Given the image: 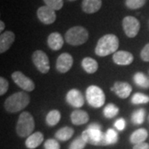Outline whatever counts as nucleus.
<instances>
[{
    "label": "nucleus",
    "instance_id": "ddd939ff",
    "mask_svg": "<svg viewBox=\"0 0 149 149\" xmlns=\"http://www.w3.org/2000/svg\"><path fill=\"white\" fill-rule=\"evenodd\" d=\"M112 91L121 99H127L133 91L132 86L128 82L124 81H116L113 86L112 87Z\"/></svg>",
    "mask_w": 149,
    "mask_h": 149
},
{
    "label": "nucleus",
    "instance_id": "4468645a",
    "mask_svg": "<svg viewBox=\"0 0 149 149\" xmlns=\"http://www.w3.org/2000/svg\"><path fill=\"white\" fill-rule=\"evenodd\" d=\"M113 61L119 65H128L133 61V56L131 52L126 51H118L113 55Z\"/></svg>",
    "mask_w": 149,
    "mask_h": 149
},
{
    "label": "nucleus",
    "instance_id": "f704fd0d",
    "mask_svg": "<svg viewBox=\"0 0 149 149\" xmlns=\"http://www.w3.org/2000/svg\"><path fill=\"white\" fill-rule=\"evenodd\" d=\"M114 126L115 128H117L118 130L119 131H123L124 128H125V126H126V122L123 118H118L117 121L114 123Z\"/></svg>",
    "mask_w": 149,
    "mask_h": 149
},
{
    "label": "nucleus",
    "instance_id": "1a4fd4ad",
    "mask_svg": "<svg viewBox=\"0 0 149 149\" xmlns=\"http://www.w3.org/2000/svg\"><path fill=\"white\" fill-rule=\"evenodd\" d=\"M12 79L17 86L24 91L31 92L35 89L34 82L21 71H14L12 74Z\"/></svg>",
    "mask_w": 149,
    "mask_h": 149
},
{
    "label": "nucleus",
    "instance_id": "7ed1b4c3",
    "mask_svg": "<svg viewBox=\"0 0 149 149\" xmlns=\"http://www.w3.org/2000/svg\"><path fill=\"white\" fill-rule=\"evenodd\" d=\"M35 128V121L29 112H22L17 122L16 133L20 138L29 137Z\"/></svg>",
    "mask_w": 149,
    "mask_h": 149
},
{
    "label": "nucleus",
    "instance_id": "dca6fc26",
    "mask_svg": "<svg viewBox=\"0 0 149 149\" xmlns=\"http://www.w3.org/2000/svg\"><path fill=\"white\" fill-rule=\"evenodd\" d=\"M48 47L53 51H59L64 45V40L59 32L51 33L47 38Z\"/></svg>",
    "mask_w": 149,
    "mask_h": 149
},
{
    "label": "nucleus",
    "instance_id": "393cba45",
    "mask_svg": "<svg viewBox=\"0 0 149 149\" xmlns=\"http://www.w3.org/2000/svg\"><path fill=\"white\" fill-rule=\"evenodd\" d=\"M119 111L118 106H116L113 104H109L104 109V115L107 118H113L118 114V113Z\"/></svg>",
    "mask_w": 149,
    "mask_h": 149
},
{
    "label": "nucleus",
    "instance_id": "aec40b11",
    "mask_svg": "<svg viewBox=\"0 0 149 149\" xmlns=\"http://www.w3.org/2000/svg\"><path fill=\"white\" fill-rule=\"evenodd\" d=\"M148 133L145 128H139L134 131L130 136V142L134 145L144 143L145 140L148 139Z\"/></svg>",
    "mask_w": 149,
    "mask_h": 149
},
{
    "label": "nucleus",
    "instance_id": "4c0bfd02",
    "mask_svg": "<svg viewBox=\"0 0 149 149\" xmlns=\"http://www.w3.org/2000/svg\"><path fill=\"white\" fill-rule=\"evenodd\" d=\"M4 28H5V24H4V22L3 21H0V32H3Z\"/></svg>",
    "mask_w": 149,
    "mask_h": 149
},
{
    "label": "nucleus",
    "instance_id": "20e7f679",
    "mask_svg": "<svg viewBox=\"0 0 149 149\" xmlns=\"http://www.w3.org/2000/svg\"><path fill=\"white\" fill-rule=\"evenodd\" d=\"M65 39L71 46H80L85 44L89 39V32L85 27L75 26L65 32Z\"/></svg>",
    "mask_w": 149,
    "mask_h": 149
},
{
    "label": "nucleus",
    "instance_id": "cd10ccee",
    "mask_svg": "<svg viewBox=\"0 0 149 149\" xmlns=\"http://www.w3.org/2000/svg\"><path fill=\"white\" fill-rule=\"evenodd\" d=\"M105 138L108 145L116 143L118 142V133L113 128H109L105 133Z\"/></svg>",
    "mask_w": 149,
    "mask_h": 149
},
{
    "label": "nucleus",
    "instance_id": "c756f323",
    "mask_svg": "<svg viewBox=\"0 0 149 149\" xmlns=\"http://www.w3.org/2000/svg\"><path fill=\"white\" fill-rule=\"evenodd\" d=\"M46 3V6L51 8L52 9L55 11L60 10L63 7L64 2L63 0H43Z\"/></svg>",
    "mask_w": 149,
    "mask_h": 149
},
{
    "label": "nucleus",
    "instance_id": "58836bf2",
    "mask_svg": "<svg viewBox=\"0 0 149 149\" xmlns=\"http://www.w3.org/2000/svg\"><path fill=\"white\" fill-rule=\"evenodd\" d=\"M68 1H70V2H74V1H75V0H68Z\"/></svg>",
    "mask_w": 149,
    "mask_h": 149
},
{
    "label": "nucleus",
    "instance_id": "423d86ee",
    "mask_svg": "<svg viewBox=\"0 0 149 149\" xmlns=\"http://www.w3.org/2000/svg\"><path fill=\"white\" fill-rule=\"evenodd\" d=\"M82 139L86 143L95 146H106L108 145L105 138V133L99 129L87 128L81 134Z\"/></svg>",
    "mask_w": 149,
    "mask_h": 149
},
{
    "label": "nucleus",
    "instance_id": "bb28decb",
    "mask_svg": "<svg viewBox=\"0 0 149 149\" xmlns=\"http://www.w3.org/2000/svg\"><path fill=\"white\" fill-rule=\"evenodd\" d=\"M131 101L133 104H147L149 102V96L144 95L143 93H135L132 97Z\"/></svg>",
    "mask_w": 149,
    "mask_h": 149
},
{
    "label": "nucleus",
    "instance_id": "5701e85b",
    "mask_svg": "<svg viewBox=\"0 0 149 149\" xmlns=\"http://www.w3.org/2000/svg\"><path fill=\"white\" fill-rule=\"evenodd\" d=\"M61 117V112L56 109H53V110H51L47 113V115L46 117V122L47 123L48 126L53 127L60 122Z\"/></svg>",
    "mask_w": 149,
    "mask_h": 149
},
{
    "label": "nucleus",
    "instance_id": "f3484780",
    "mask_svg": "<svg viewBox=\"0 0 149 149\" xmlns=\"http://www.w3.org/2000/svg\"><path fill=\"white\" fill-rule=\"evenodd\" d=\"M89 119H90V117L87 112L81 110V109L74 110L70 114V120L74 125L85 124L89 121Z\"/></svg>",
    "mask_w": 149,
    "mask_h": 149
},
{
    "label": "nucleus",
    "instance_id": "7c9ffc66",
    "mask_svg": "<svg viewBox=\"0 0 149 149\" xmlns=\"http://www.w3.org/2000/svg\"><path fill=\"white\" fill-rule=\"evenodd\" d=\"M85 145H86L85 141L80 136V137H78L77 139H74V141L70 144L68 149H84Z\"/></svg>",
    "mask_w": 149,
    "mask_h": 149
},
{
    "label": "nucleus",
    "instance_id": "c9c22d12",
    "mask_svg": "<svg viewBox=\"0 0 149 149\" xmlns=\"http://www.w3.org/2000/svg\"><path fill=\"white\" fill-rule=\"evenodd\" d=\"M133 149H149V144L147 143H142L136 144L133 146Z\"/></svg>",
    "mask_w": 149,
    "mask_h": 149
},
{
    "label": "nucleus",
    "instance_id": "f03ea898",
    "mask_svg": "<svg viewBox=\"0 0 149 149\" xmlns=\"http://www.w3.org/2000/svg\"><path fill=\"white\" fill-rule=\"evenodd\" d=\"M30 96L24 91L17 92L7 98L4 108L8 113H17L22 110L29 104Z\"/></svg>",
    "mask_w": 149,
    "mask_h": 149
},
{
    "label": "nucleus",
    "instance_id": "72a5a7b5",
    "mask_svg": "<svg viewBox=\"0 0 149 149\" xmlns=\"http://www.w3.org/2000/svg\"><path fill=\"white\" fill-rule=\"evenodd\" d=\"M140 56L141 59L146 61V62H149V43H148L145 47H144L140 53Z\"/></svg>",
    "mask_w": 149,
    "mask_h": 149
},
{
    "label": "nucleus",
    "instance_id": "0eeeda50",
    "mask_svg": "<svg viewBox=\"0 0 149 149\" xmlns=\"http://www.w3.org/2000/svg\"><path fill=\"white\" fill-rule=\"evenodd\" d=\"M32 62L41 73L47 74L50 70V61L47 55L42 51L37 50L32 54Z\"/></svg>",
    "mask_w": 149,
    "mask_h": 149
},
{
    "label": "nucleus",
    "instance_id": "a878e982",
    "mask_svg": "<svg viewBox=\"0 0 149 149\" xmlns=\"http://www.w3.org/2000/svg\"><path fill=\"white\" fill-rule=\"evenodd\" d=\"M145 119V110L143 109H139L133 112L132 115V121L135 124H142Z\"/></svg>",
    "mask_w": 149,
    "mask_h": 149
},
{
    "label": "nucleus",
    "instance_id": "473e14b6",
    "mask_svg": "<svg viewBox=\"0 0 149 149\" xmlns=\"http://www.w3.org/2000/svg\"><path fill=\"white\" fill-rule=\"evenodd\" d=\"M9 84L8 81L3 77H0V95H3L8 90Z\"/></svg>",
    "mask_w": 149,
    "mask_h": 149
},
{
    "label": "nucleus",
    "instance_id": "6ab92c4d",
    "mask_svg": "<svg viewBox=\"0 0 149 149\" xmlns=\"http://www.w3.org/2000/svg\"><path fill=\"white\" fill-rule=\"evenodd\" d=\"M44 135L41 132H36L27 137L25 145L28 149H35L43 143Z\"/></svg>",
    "mask_w": 149,
    "mask_h": 149
},
{
    "label": "nucleus",
    "instance_id": "4be33fe9",
    "mask_svg": "<svg viewBox=\"0 0 149 149\" xmlns=\"http://www.w3.org/2000/svg\"><path fill=\"white\" fill-rule=\"evenodd\" d=\"M74 129L70 127L65 126L63 128H60L58 131L55 134V137L57 140L62 141V142H65L70 139H71V137L74 134Z\"/></svg>",
    "mask_w": 149,
    "mask_h": 149
},
{
    "label": "nucleus",
    "instance_id": "9b49d317",
    "mask_svg": "<svg viewBox=\"0 0 149 149\" xmlns=\"http://www.w3.org/2000/svg\"><path fill=\"white\" fill-rule=\"evenodd\" d=\"M73 62H74V60H73L72 56L70 54L65 52V53L61 54L58 56V58L56 60V68L58 72L64 74L71 69L73 65Z\"/></svg>",
    "mask_w": 149,
    "mask_h": 149
},
{
    "label": "nucleus",
    "instance_id": "39448f33",
    "mask_svg": "<svg viewBox=\"0 0 149 149\" xmlns=\"http://www.w3.org/2000/svg\"><path fill=\"white\" fill-rule=\"evenodd\" d=\"M86 100L93 108L99 109L105 103V95L101 88L97 85H91L86 90Z\"/></svg>",
    "mask_w": 149,
    "mask_h": 149
},
{
    "label": "nucleus",
    "instance_id": "412c9836",
    "mask_svg": "<svg viewBox=\"0 0 149 149\" xmlns=\"http://www.w3.org/2000/svg\"><path fill=\"white\" fill-rule=\"evenodd\" d=\"M81 65L85 72L88 74H94L98 70L99 65L95 59L91 57H85L81 61Z\"/></svg>",
    "mask_w": 149,
    "mask_h": 149
},
{
    "label": "nucleus",
    "instance_id": "a211bd4d",
    "mask_svg": "<svg viewBox=\"0 0 149 149\" xmlns=\"http://www.w3.org/2000/svg\"><path fill=\"white\" fill-rule=\"evenodd\" d=\"M82 10L85 13L92 14L100 9L102 6V0H83Z\"/></svg>",
    "mask_w": 149,
    "mask_h": 149
},
{
    "label": "nucleus",
    "instance_id": "6e6552de",
    "mask_svg": "<svg viewBox=\"0 0 149 149\" xmlns=\"http://www.w3.org/2000/svg\"><path fill=\"white\" fill-rule=\"evenodd\" d=\"M140 22L133 16H127L123 19V28L126 36L130 38L135 37L140 30Z\"/></svg>",
    "mask_w": 149,
    "mask_h": 149
},
{
    "label": "nucleus",
    "instance_id": "9d476101",
    "mask_svg": "<svg viewBox=\"0 0 149 149\" xmlns=\"http://www.w3.org/2000/svg\"><path fill=\"white\" fill-rule=\"evenodd\" d=\"M37 15L38 19L46 25L52 24L56 19V14L55 10L52 9L47 6L40 7L37 9Z\"/></svg>",
    "mask_w": 149,
    "mask_h": 149
},
{
    "label": "nucleus",
    "instance_id": "2eb2a0df",
    "mask_svg": "<svg viewBox=\"0 0 149 149\" xmlns=\"http://www.w3.org/2000/svg\"><path fill=\"white\" fill-rule=\"evenodd\" d=\"M15 40V34L11 31H7L0 36V53L7 52Z\"/></svg>",
    "mask_w": 149,
    "mask_h": 149
},
{
    "label": "nucleus",
    "instance_id": "2f4dec72",
    "mask_svg": "<svg viewBox=\"0 0 149 149\" xmlns=\"http://www.w3.org/2000/svg\"><path fill=\"white\" fill-rule=\"evenodd\" d=\"M45 149H61V146L57 140L50 139L44 143Z\"/></svg>",
    "mask_w": 149,
    "mask_h": 149
},
{
    "label": "nucleus",
    "instance_id": "e433bc0d",
    "mask_svg": "<svg viewBox=\"0 0 149 149\" xmlns=\"http://www.w3.org/2000/svg\"><path fill=\"white\" fill-rule=\"evenodd\" d=\"M88 128H92V129H99V130H101V126L100 125V124H98V123H91L89 125V127Z\"/></svg>",
    "mask_w": 149,
    "mask_h": 149
},
{
    "label": "nucleus",
    "instance_id": "f8f14e48",
    "mask_svg": "<svg viewBox=\"0 0 149 149\" xmlns=\"http://www.w3.org/2000/svg\"><path fill=\"white\" fill-rule=\"evenodd\" d=\"M66 101L70 106L74 108H80L84 105L85 100L81 92L76 89H71L66 95Z\"/></svg>",
    "mask_w": 149,
    "mask_h": 149
},
{
    "label": "nucleus",
    "instance_id": "c85d7f7f",
    "mask_svg": "<svg viewBox=\"0 0 149 149\" xmlns=\"http://www.w3.org/2000/svg\"><path fill=\"white\" fill-rule=\"evenodd\" d=\"M147 0H126L125 4L129 9H138L143 7L146 3Z\"/></svg>",
    "mask_w": 149,
    "mask_h": 149
},
{
    "label": "nucleus",
    "instance_id": "b1692460",
    "mask_svg": "<svg viewBox=\"0 0 149 149\" xmlns=\"http://www.w3.org/2000/svg\"><path fill=\"white\" fill-rule=\"evenodd\" d=\"M133 80H134V83L140 88H144V89L149 88V79L143 72L135 73L133 76Z\"/></svg>",
    "mask_w": 149,
    "mask_h": 149
},
{
    "label": "nucleus",
    "instance_id": "f257e3e1",
    "mask_svg": "<svg viewBox=\"0 0 149 149\" xmlns=\"http://www.w3.org/2000/svg\"><path fill=\"white\" fill-rule=\"evenodd\" d=\"M119 46V41L116 35L106 34L103 36L96 45L95 52L99 56H107L110 54H114L117 52Z\"/></svg>",
    "mask_w": 149,
    "mask_h": 149
}]
</instances>
